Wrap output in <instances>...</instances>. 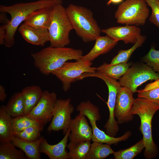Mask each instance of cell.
Instances as JSON below:
<instances>
[{
	"mask_svg": "<svg viewBox=\"0 0 159 159\" xmlns=\"http://www.w3.org/2000/svg\"><path fill=\"white\" fill-rule=\"evenodd\" d=\"M43 92L40 86L36 85L26 86L22 90L21 92L25 104V115H27L38 104Z\"/></svg>",
	"mask_w": 159,
	"mask_h": 159,
	"instance_id": "21",
	"label": "cell"
},
{
	"mask_svg": "<svg viewBox=\"0 0 159 159\" xmlns=\"http://www.w3.org/2000/svg\"><path fill=\"white\" fill-rule=\"evenodd\" d=\"M38 125H40L33 119L26 115L12 117L14 133L22 131L30 126Z\"/></svg>",
	"mask_w": 159,
	"mask_h": 159,
	"instance_id": "32",
	"label": "cell"
},
{
	"mask_svg": "<svg viewBox=\"0 0 159 159\" xmlns=\"http://www.w3.org/2000/svg\"><path fill=\"white\" fill-rule=\"evenodd\" d=\"M146 39L145 36L141 35L131 48L127 50H119L117 54L112 59L110 64H115L127 62L133 52L138 48L141 47Z\"/></svg>",
	"mask_w": 159,
	"mask_h": 159,
	"instance_id": "28",
	"label": "cell"
},
{
	"mask_svg": "<svg viewBox=\"0 0 159 159\" xmlns=\"http://www.w3.org/2000/svg\"><path fill=\"white\" fill-rule=\"evenodd\" d=\"M70 132L69 127L62 139L55 145L49 144L47 139L44 138L40 145V153L46 154L50 159H69L66 148Z\"/></svg>",
	"mask_w": 159,
	"mask_h": 159,
	"instance_id": "17",
	"label": "cell"
},
{
	"mask_svg": "<svg viewBox=\"0 0 159 159\" xmlns=\"http://www.w3.org/2000/svg\"><path fill=\"white\" fill-rule=\"evenodd\" d=\"M159 79V73H156L147 64H135L129 67L119 80L122 87L130 89L133 93L137 92L138 87L148 81Z\"/></svg>",
	"mask_w": 159,
	"mask_h": 159,
	"instance_id": "9",
	"label": "cell"
},
{
	"mask_svg": "<svg viewBox=\"0 0 159 159\" xmlns=\"http://www.w3.org/2000/svg\"><path fill=\"white\" fill-rule=\"evenodd\" d=\"M133 93L125 87L121 86L118 91L114 111L115 117L117 118L118 124L127 123L133 120L131 110L135 100Z\"/></svg>",
	"mask_w": 159,
	"mask_h": 159,
	"instance_id": "12",
	"label": "cell"
},
{
	"mask_svg": "<svg viewBox=\"0 0 159 159\" xmlns=\"http://www.w3.org/2000/svg\"><path fill=\"white\" fill-rule=\"evenodd\" d=\"M73 29L67 14L66 8L62 4L53 8L51 23L48 30L50 46L64 47L70 43L69 34Z\"/></svg>",
	"mask_w": 159,
	"mask_h": 159,
	"instance_id": "5",
	"label": "cell"
},
{
	"mask_svg": "<svg viewBox=\"0 0 159 159\" xmlns=\"http://www.w3.org/2000/svg\"><path fill=\"white\" fill-rule=\"evenodd\" d=\"M62 0H38L26 3H21L11 6H0V12L9 14L11 17L9 23L6 26V35L4 45L11 47L14 44V36L18 27L34 12L46 8H53L62 4Z\"/></svg>",
	"mask_w": 159,
	"mask_h": 159,
	"instance_id": "1",
	"label": "cell"
},
{
	"mask_svg": "<svg viewBox=\"0 0 159 159\" xmlns=\"http://www.w3.org/2000/svg\"><path fill=\"white\" fill-rule=\"evenodd\" d=\"M152 9L149 18L150 22L159 29V0H144Z\"/></svg>",
	"mask_w": 159,
	"mask_h": 159,
	"instance_id": "34",
	"label": "cell"
},
{
	"mask_svg": "<svg viewBox=\"0 0 159 159\" xmlns=\"http://www.w3.org/2000/svg\"><path fill=\"white\" fill-rule=\"evenodd\" d=\"M130 65V63L127 62L115 64L104 62L96 68V71L117 80L126 73Z\"/></svg>",
	"mask_w": 159,
	"mask_h": 159,
	"instance_id": "23",
	"label": "cell"
},
{
	"mask_svg": "<svg viewBox=\"0 0 159 159\" xmlns=\"http://www.w3.org/2000/svg\"><path fill=\"white\" fill-rule=\"evenodd\" d=\"M11 141L0 143V159H26L24 152L19 150Z\"/></svg>",
	"mask_w": 159,
	"mask_h": 159,
	"instance_id": "27",
	"label": "cell"
},
{
	"mask_svg": "<svg viewBox=\"0 0 159 159\" xmlns=\"http://www.w3.org/2000/svg\"><path fill=\"white\" fill-rule=\"evenodd\" d=\"M31 56L34 66L42 74L47 76L62 67L69 60L79 61L83 55L80 49L64 47L45 48Z\"/></svg>",
	"mask_w": 159,
	"mask_h": 159,
	"instance_id": "2",
	"label": "cell"
},
{
	"mask_svg": "<svg viewBox=\"0 0 159 159\" xmlns=\"http://www.w3.org/2000/svg\"><path fill=\"white\" fill-rule=\"evenodd\" d=\"M70 132L69 139L71 142L91 141L92 130L89 125L86 116L79 112L72 119L70 126Z\"/></svg>",
	"mask_w": 159,
	"mask_h": 159,
	"instance_id": "15",
	"label": "cell"
},
{
	"mask_svg": "<svg viewBox=\"0 0 159 159\" xmlns=\"http://www.w3.org/2000/svg\"><path fill=\"white\" fill-rule=\"evenodd\" d=\"M147 5L144 0H125L115 12L117 23L125 25H144L149 14Z\"/></svg>",
	"mask_w": 159,
	"mask_h": 159,
	"instance_id": "7",
	"label": "cell"
},
{
	"mask_svg": "<svg viewBox=\"0 0 159 159\" xmlns=\"http://www.w3.org/2000/svg\"><path fill=\"white\" fill-rule=\"evenodd\" d=\"M114 152L110 145L93 142L86 159H103Z\"/></svg>",
	"mask_w": 159,
	"mask_h": 159,
	"instance_id": "26",
	"label": "cell"
},
{
	"mask_svg": "<svg viewBox=\"0 0 159 159\" xmlns=\"http://www.w3.org/2000/svg\"><path fill=\"white\" fill-rule=\"evenodd\" d=\"M159 110V105L145 98L135 99L131 112L136 115L140 119L139 130L143 135L145 150L144 155L147 159L155 158L158 153L157 146L153 140L152 133V121L153 116Z\"/></svg>",
	"mask_w": 159,
	"mask_h": 159,
	"instance_id": "3",
	"label": "cell"
},
{
	"mask_svg": "<svg viewBox=\"0 0 159 159\" xmlns=\"http://www.w3.org/2000/svg\"><path fill=\"white\" fill-rule=\"evenodd\" d=\"M44 138L43 136H41L35 141H30L14 136L11 141L16 147L24 152L28 158L40 159H41L40 146Z\"/></svg>",
	"mask_w": 159,
	"mask_h": 159,
	"instance_id": "19",
	"label": "cell"
},
{
	"mask_svg": "<svg viewBox=\"0 0 159 159\" xmlns=\"http://www.w3.org/2000/svg\"><path fill=\"white\" fill-rule=\"evenodd\" d=\"M137 92L138 97L147 99L159 105V79L148 84Z\"/></svg>",
	"mask_w": 159,
	"mask_h": 159,
	"instance_id": "29",
	"label": "cell"
},
{
	"mask_svg": "<svg viewBox=\"0 0 159 159\" xmlns=\"http://www.w3.org/2000/svg\"><path fill=\"white\" fill-rule=\"evenodd\" d=\"M7 95L5 92V90L2 85H0V100L1 102H4L6 98Z\"/></svg>",
	"mask_w": 159,
	"mask_h": 159,
	"instance_id": "37",
	"label": "cell"
},
{
	"mask_svg": "<svg viewBox=\"0 0 159 159\" xmlns=\"http://www.w3.org/2000/svg\"><path fill=\"white\" fill-rule=\"evenodd\" d=\"M101 31L113 40L118 42L122 40L125 44H134L141 35L140 29L135 25L111 27Z\"/></svg>",
	"mask_w": 159,
	"mask_h": 159,
	"instance_id": "14",
	"label": "cell"
},
{
	"mask_svg": "<svg viewBox=\"0 0 159 159\" xmlns=\"http://www.w3.org/2000/svg\"><path fill=\"white\" fill-rule=\"evenodd\" d=\"M53 8H46L36 11L23 22L34 27L48 29L51 21Z\"/></svg>",
	"mask_w": 159,
	"mask_h": 159,
	"instance_id": "20",
	"label": "cell"
},
{
	"mask_svg": "<svg viewBox=\"0 0 159 159\" xmlns=\"http://www.w3.org/2000/svg\"><path fill=\"white\" fill-rule=\"evenodd\" d=\"M73 29L83 42L95 41L100 36V28L90 9L72 4L66 8Z\"/></svg>",
	"mask_w": 159,
	"mask_h": 159,
	"instance_id": "4",
	"label": "cell"
},
{
	"mask_svg": "<svg viewBox=\"0 0 159 159\" xmlns=\"http://www.w3.org/2000/svg\"><path fill=\"white\" fill-rule=\"evenodd\" d=\"M5 108L7 113L12 117L25 115V104L21 92H16L11 96Z\"/></svg>",
	"mask_w": 159,
	"mask_h": 159,
	"instance_id": "24",
	"label": "cell"
},
{
	"mask_svg": "<svg viewBox=\"0 0 159 159\" xmlns=\"http://www.w3.org/2000/svg\"><path fill=\"white\" fill-rule=\"evenodd\" d=\"M91 141L71 142L67 144L69 159H86L90 149Z\"/></svg>",
	"mask_w": 159,
	"mask_h": 159,
	"instance_id": "25",
	"label": "cell"
},
{
	"mask_svg": "<svg viewBox=\"0 0 159 159\" xmlns=\"http://www.w3.org/2000/svg\"><path fill=\"white\" fill-rule=\"evenodd\" d=\"M93 47L86 54L83 56L80 61H87L92 62L100 55L107 53L111 50L117 43L115 40L106 35L99 36L95 40Z\"/></svg>",
	"mask_w": 159,
	"mask_h": 159,
	"instance_id": "18",
	"label": "cell"
},
{
	"mask_svg": "<svg viewBox=\"0 0 159 159\" xmlns=\"http://www.w3.org/2000/svg\"><path fill=\"white\" fill-rule=\"evenodd\" d=\"M86 77H95L103 80L106 84L108 90V97L106 102L109 111L108 119L105 124L109 129H114L118 126L117 122L115 120L114 111L117 93L121 87L116 80L103 75L96 71L93 73H87Z\"/></svg>",
	"mask_w": 159,
	"mask_h": 159,
	"instance_id": "13",
	"label": "cell"
},
{
	"mask_svg": "<svg viewBox=\"0 0 159 159\" xmlns=\"http://www.w3.org/2000/svg\"><path fill=\"white\" fill-rule=\"evenodd\" d=\"M74 110L69 98L57 99L54 106L52 119L47 128L48 132L62 130L65 135L70 127L71 115Z\"/></svg>",
	"mask_w": 159,
	"mask_h": 159,
	"instance_id": "10",
	"label": "cell"
},
{
	"mask_svg": "<svg viewBox=\"0 0 159 159\" xmlns=\"http://www.w3.org/2000/svg\"><path fill=\"white\" fill-rule=\"evenodd\" d=\"M92 62L87 61L67 62L52 74L61 81L62 89L66 92L69 90L71 84L79 80L83 74L93 73L96 71V68L92 67Z\"/></svg>",
	"mask_w": 159,
	"mask_h": 159,
	"instance_id": "8",
	"label": "cell"
},
{
	"mask_svg": "<svg viewBox=\"0 0 159 159\" xmlns=\"http://www.w3.org/2000/svg\"><path fill=\"white\" fill-rule=\"evenodd\" d=\"M18 31L23 39L32 44L43 46L49 41L48 29L36 27L23 23Z\"/></svg>",
	"mask_w": 159,
	"mask_h": 159,
	"instance_id": "16",
	"label": "cell"
},
{
	"mask_svg": "<svg viewBox=\"0 0 159 159\" xmlns=\"http://www.w3.org/2000/svg\"><path fill=\"white\" fill-rule=\"evenodd\" d=\"M124 0H109L107 3V5H110L111 4H118L123 2Z\"/></svg>",
	"mask_w": 159,
	"mask_h": 159,
	"instance_id": "38",
	"label": "cell"
},
{
	"mask_svg": "<svg viewBox=\"0 0 159 159\" xmlns=\"http://www.w3.org/2000/svg\"><path fill=\"white\" fill-rule=\"evenodd\" d=\"M6 29L5 25H2L0 27V44L4 45L6 35Z\"/></svg>",
	"mask_w": 159,
	"mask_h": 159,
	"instance_id": "35",
	"label": "cell"
},
{
	"mask_svg": "<svg viewBox=\"0 0 159 159\" xmlns=\"http://www.w3.org/2000/svg\"><path fill=\"white\" fill-rule=\"evenodd\" d=\"M6 13L0 12V22L3 25H7L10 21L6 15Z\"/></svg>",
	"mask_w": 159,
	"mask_h": 159,
	"instance_id": "36",
	"label": "cell"
},
{
	"mask_svg": "<svg viewBox=\"0 0 159 159\" xmlns=\"http://www.w3.org/2000/svg\"><path fill=\"white\" fill-rule=\"evenodd\" d=\"M145 146L143 139L130 147L114 152L115 159H132L141 153Z\"/></svg>",
	"mask_w": 159,
	"mask_h": 159,
	"instance_id": "30",
	"label": "cell"
},
{
	"mask_svg": "<svg viewBox=\"0 0 159 159\" xmlns=\"http://www.w3.org/2000/svg\"><path fill=\"white\" fill-rule=\"evenodd\" d=\"M76 110L89 120L92 130V141L110 145H116L122 141H125L131 135L130 131L126 132L118 137H113L107 134L97 126L96 121L100 120L101 116L99 108L88 100L81 102L76 107Z\"/></svg>",
	"mask_w": 159,
	"mask_h": 159,
	"instance_id": "6",
	"label": "cell"
},
{
	"mask_svg": "<svg viewBox=\"0 0 159 159\" xmlns=\"http://www.w3.org/2000/svg\"><path fill=\"white\" fill-rule=\"evenodd\" d=\"M12 117L7 112L5 105L0 107V143L11 141L14 137Z\"/></svg>",
	"mask_w": 159,
	"mask_h": 159,
	"instance_id": "22",
	"label": "cell"
},
{
	"mask_svg": "<svg viewBox=\"0 0 159 159\" xmlns=\"http://www.w3.org/2000/svg\"><path fill=\"white\" fill-rule=\"evenodd\" d=\"M57 100L56 93L50 92L47 90L44 91L38 104L26 115L44 127L52 119L54 106Z\"/></svg>",
	"mask_w": 159,
	"mask_h": 159,
	"instance_id": "11",
	"label": "cell"
},
{
	"mask_svg": "<svg viewBox=\"0 0 159 159\" xmlns=\"http://www.w3.org/2000/svg\"><path fill=\"white\" fill-rule=\"evenodd\" d=\"M142 60L155 72L159 73V50L155 49L154 47H151Z\"/></svg>",
	"mask_w": 159,
	"mask_h": 159,
	"instance_id": "33",
	"label": "cell"
},
{
	"mask_svg": "<svg viewBox=\"0 0 159 159\" xmlns=\"http://www.w3.org/2000/svg\"><path fill=\"white\" fill-rule=\"evenodd\" d=\"M43 128V127L39 125H33L22 131L14 132V135L24 140L34 141L41 137V132Z\"/></svg>",
	"mask_w": 159,
	"mask_h": 159,
	"instance_id": "31",
	"label": "cell"
}]
</instances>
